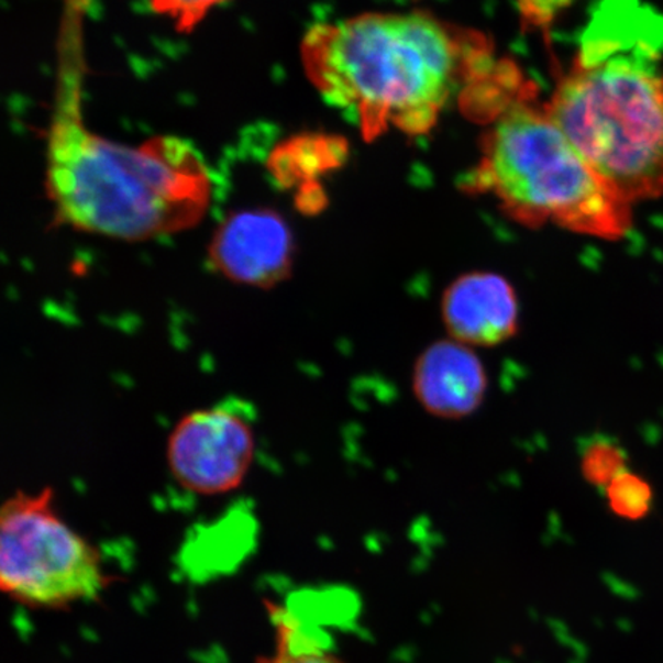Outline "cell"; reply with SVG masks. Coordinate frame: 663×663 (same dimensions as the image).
I'll return each instance as SVG.
<instances>
[{
    "instance_id": "obj_11",
    "label": "cell",
    "mask_w": 663,
    "mask_h": 663,
    "mask_svg": "<svg viewBox=\"0 0 663 663\" xmlns=\"http://www.w3.org/2000/svg\"><path fill=\"white\" fill-rule=\"evenodd\" d=\"M275 616L277 639L270 656L259 658L257 663H341L340 659L325 651L317 639L305 634L301 626L278 608Z\"/></svg>"
},
{
    "instance_id": "obj_1",
    "label": "cell",
    "mask_w": 663,
    "mask_h": 663,
    "mask_svg": "<svg viewBox=\"0 0 663 663\" xmlns=\"http://www.w3.org/2000/svg\"><path fill=\"white\" fill-rule=\"evenodd\" d=\"M89 5L91 0H64L62 7L46 134L45 189L54 223L123 242L189 231L207 217L212 199L211 173L199 151L177 135L123 145L85 123Z\"/></svg>"
},
{
    "instance_id": "obj_7",
    "label": "cell",
    "mask_w": 663,
    "mask_h": 663,
    "mask_svg": "<svg viewBox=\"0 0 663 663\" xmlns=\"http://www.w3.org/2000/svg\"><path fill=\"white\" fill-rule=\"evenodd\" d=\"M208 262L214 273L234 285L263 290L277 288L292 275V229L274 209L231 212L209 242Z\"/></svg>"
},
{
    "instance_id": "obj_9",
    "label": "cell",
    "mask_w": 663,
    "mask_h": 663,
    "mask_svg": "<svg viewBox=\"0 0 663 663\" xmlns=\"http://www.w3.org/2000/svg\"><path fill=\"white\" fill-rule=\"evenodd\" d=\"M487 387L483 362L471 346L456 340L433 343L415 364V397L433 417H468L483 405Z\"/></svg>"
},
{
    "instance_id": "obj_5",
    "label": "cell",
    "mask_w": 663,
    "mask_h": 663,
    "mask_svg": "<svg viewBox=\"0 0 663 663\" xmlns=\"http://www.w3.org/2000/svg\"><path fill=\"white\" fill-rule=\"evenodd\" d=\"M110 585L99 550L56 510L52 487L19 490L0 509V588L31 608L65 610Z\"/></svg>"
},
{
    "instance_id": "obj_13",
    "label": "cell",
    "mask_w": 663,
    "mask_h": 663,
    "mask_svg": "<svg viewBox=\"0 0 663 663\" xmlns=\"http://www.w3.org/2000/svg\"><path fill=\"white\" fill-rule=\"evenodd\" d=\"M581 471L589 484L605 490L616 476L627 471L626 450L608 438H595L585 445Z\"/></svg>"
},
{
    "instance_id": "obj_8",
    "label": "cell",
    "mask_w": 663,
    "mask_h": 663,
    "mask_svg": "<svg viewBox=\"0 0 663 663\" xmlns=\"http://www.w3.org/2000/svg\"><path fill=\"white\" fill-rule=\"evenodd\" d=\"M442 321L452 340L471 347L498 346L518 332V295L502 275H461L442 295Z\"/></svg>"
},
{
    "instance_id": "obj_6",
    "label": "cell",
    "mask_w": 663,
    "mask_h": 663,
    "mask_svg": "<svg viewBox=\"0 0 663 663\" xmlns=\"http://www.w3.org/2000/svg\"><path fill=\"white\" fill-rule=\"evenodd\" d=\"M254 424L236 399L194 410L174 426L166 461L185 490L220 496L236 490L255 457Z\"/></svg>"
},
{
    "instance_id": "obj_3",
    "label": "cell",
    "mask_w": 663,
    "mask_h": 663,
    "mask_svg": "<svg viewBox=\"0 0 663 663\" xmlns=\"http://www.w3.org/2000/svg\"><path fill=\"white\" fill-rule=\"evenodd\" d=\"M487 56L483 37L417 11L318 23L301 42L310 84L351 112L368 142L390 128L428 134Z\"/></svg>"
},
{
    "instance_id": "obj_4",
    "label": "cell",
    "mask_w": 663,
    "mask_h": 663,
    "mask_svg": "<svg viewBox=\"0 0 663 663\" xmlns=\"http://www.w3.org/2000/svg\"><path fill=\"white\" fill-rule=\"evenodd\" d=\"M467 185L468 191L491 194L507 216L529 228L552 223L619 240L633 224L631 205L597 176L545 104L519 100L496 112Z\"/></svg>"
},
{
    "instance_id": "obj_16",
    "label": "cell",
    "mask_w": 663,
    "mask_h": 663,
    "mask_svg": "<svg viewBox=\"0 0 663 663\" xmlns=\"http://www.w3.org/2000/svg\"><path fill=\"white\" fill-rule=\"evenodd\" d=\"M325 205V194L321 188L320 181H312V184L302 185L297 189V196H295V207L298 211L306 216L317 214Z\"/></svg>"
},
{
    "instance_id": "obj_2",
    "label": "cell",
    "mask_w": 663,
    "mask_h": 663,
    "mask_svg": "<svg viewBox=\"0 0 663 663\" xmlns=\"http://www.w3.org/2000/svg\"><path fill=\"white\" fill-rule=\"evenodd\" d=\"M545 110L627 203L663 196L662 15L603 0Z\"/></svg>"
},
{
    "instance_id": "obj_12",
    "label": "cell",
    "mask_w": 663,
    "mask_h": 663,
    "mask_svg": "<svg viewBox=\"0 0 663 663\" xmlns=\"http://www.w3.org/2000/svg\"><path fill=\"white\" fill-rule=\"evenodd\" d=\"M605 495L612 513L630 521L645 518L653 506V488L641 476L628 471L605 487Z\"/></svg>"
},
{
    "instance_id": "obj_15",
    "label": "cell",
    "mask_w": 663,
    "mask_h": 663,
    "mask_svg": "<svg viewBox=\"0 0 663 663\" xmlns=\"http://www.w3.org/2000/svg\"><path fill=\"white\" fill-rule=\"evenodd\" d=\"M576 0H516L523 23L533 29H544Z\"/></svg>"
},
{
    "instance_id": "obj_14",
    "label": "cell",
    "mask_w": 663,
    "mask_h": 663,
    "mask_svg": "<svg viewBox=\"0 0 663 663\" xmlns=\"http://www.w3.org/2000/svg\"><path fill=\"white\" fill-rule=\"evenodd\" d=\"M229 0H147L155 14L173 22L181 34H191L214 8Z\"/></svg>"
},
{
    "instance_id": "obj_10",
    "label": "cell",
    "mask_w": 663,
    "mask_h": 663,
    "mask_svg": "<svg viewBox=\"0 0 663 663\" xmlns=\"http://www.w3.org/2000/svg\"><path fill=\"white\" fill-rule=\"evenodd\" d=\"M346 153V142L335 135L297 134L274 147L267 169L280 188L298 189L340 168Z\"/></svg>"
}]
</instances>
